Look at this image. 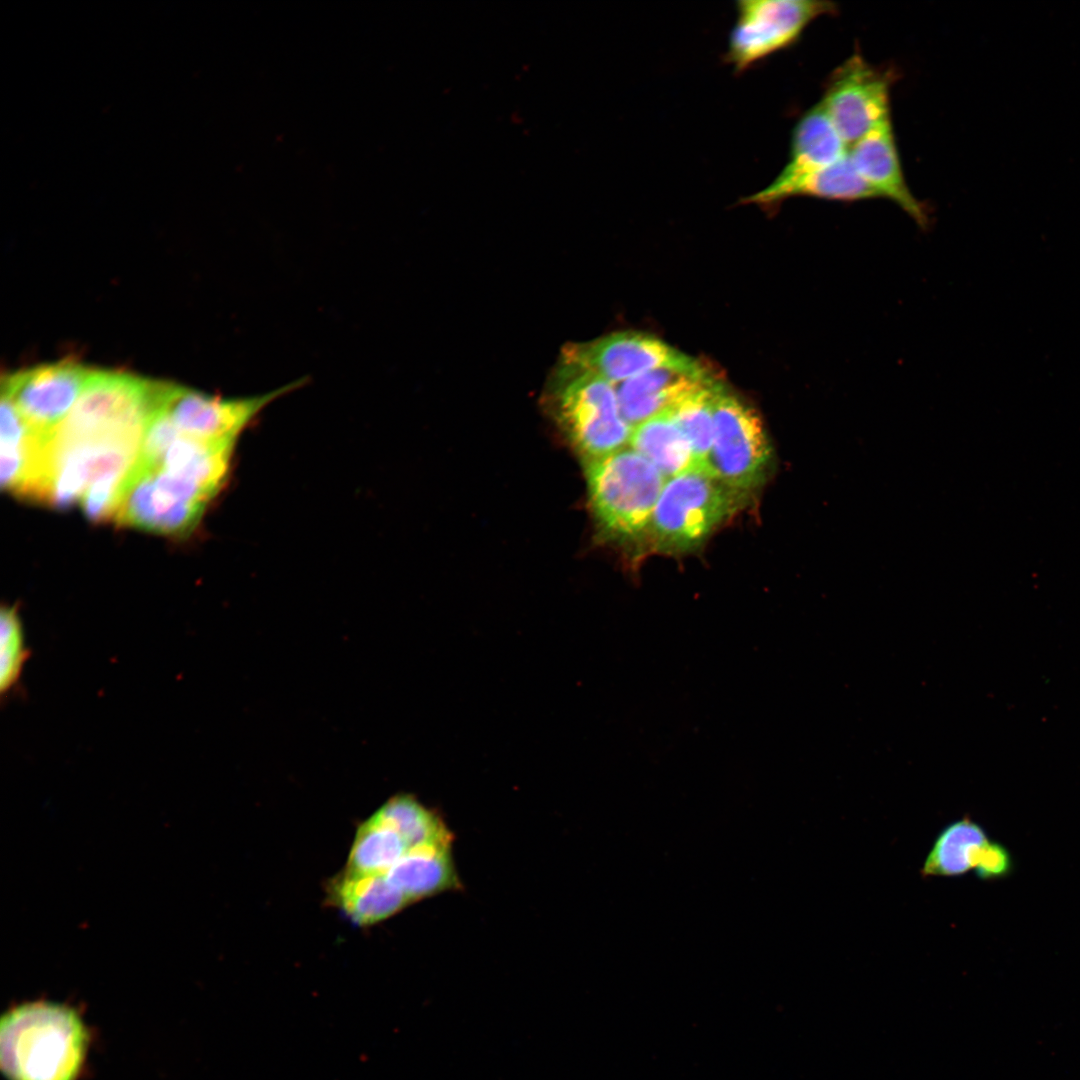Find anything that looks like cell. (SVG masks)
Listing matches in <instances>:
<instances>
[{"instance_id": "cell-1", "label": "cell", "mask_w": 1080, "mask_h": 1080, "mask_svg": "<svg viewBox=\"0 0 1080 1080\" xmlns=\"http://www.w3.org/2000/svg\"><path fill=\"white\" fill-rule=\"evenodd\" d=\"M85 1041L82 1023L70 1008L25 1004L1 1021V1067L10 1080H74Z\"/></svg>"}, {"instance_id": "cell-2", "label": "cell", "mask_w": 1080, "mask_h": 1080, "mask_svg": "<svg viewBox=\"0 0 1080 1080\" xmlns=\"http://www.w3.org/2000/svg\"><path fill=\"white\" fill-rule=\"evenodd\" d=\"M585 477L593 514L610 535H643L666 482L663 474L629 446L586 460Z\"/></svg>"}, {"instance_id": "cell-17", "label": "cell", "mask_w": 1080, "mask_h": 1080, "mask_svg": "<svg viewBox=\"0 0 1080 1080\" xmlns=\"http://www.w3.org/2000/svg\"><path fill=\"white\" fill-rule=\"evenodd\" d=\"M848 146L820 103L807 110L795 124L789 158L777 175L789 179L827 167L847 155Z\"/></svg>"}, {"instance_id": "cell-11", "label": "cell", "mask_w": 1080, "mask_h": 1080, "mask_svg": "<svg viewBox=\"0 0 1080 1080\" xmlns=\"http://www.w3.org/2000/svg\"><path fill=\"white\" fill-rule=\"evenodd\" d=\"M92 370L74 359L38 365L2 376V394L28 426L49 439L77 401Z\"/></svg>"}, {"instance_id": "cell-7", "label": "cell", "mask_w": 1080, "mask_h": 1080, "mask_svg": "<svg viewBox=\"0 0 1080 1080\" xmlns=\"http://www.w3.org/2000/svg\"><path fill=\"white\" fill-rule=\"evenodd\" d=\"M770 457L769 441L759 416L719 383L706 469L725 486L746 496L763 481Z\"/></svg>"}, {"instance_id": "cell-16", "label": "cell", "mask_w": 1080, "mask_h": 1080, "mask_svg": "<svg viewBox=\"0 0 1080 1080\" xmlns=\"http://www.w3.org/2000/svg\"><path fill=\"white\" fill-rule=\"evenodd\" d=\"M1 487L30 499L36 485L47 439L36 434L18 409L1 395Z\"/></svg>"}, {"instance_id": "cell-5", "label": "cell", "mask_w": 1080, "mask_h": 1080, "mask_svg": "<svg viewBox=\"0 0 1080 1080\" xmlns=\"http://www.w3.org/2000/svg\"><path fill=\"white\" fill-rule=\"evenodd\" d=\"M158 381L130 373L92 370L78 400L50 436L71 442L142 431L157 405Z\"/></svg>"}, {"instance_id": "cell-9", "label": "cell", "mask_w": 1080, "mask_h": 1080, "mask_svg": "<svg viewBox=\"0 0 1080 1080\" xmlns=\"http://www.w3.org/2000/svg\"><path fill=\"white\" fill-rule=\"evenodd\" d=\"M896 72L854 53L828 77L820 104L848 148L891 119L890 94Z\"/></svg>"}, {"instance_id": "cell-27", "label": "cell", "mask_w": 1080, "mask_h": 1080, "mask_svg": "<svg viewBox=\"0 0 1080 1080\" xmlns=\"http://www.w3.org/2000/svg\"><path fill=\"white\" fill-rule=\"evenodd\" d=\"M127 472L111 471L96 477L85 490L81 505L86 516L93 521L115 518L120 503Z\"/></svg>"}, {"instance_id": "cell-13", "label": "cell", "mask_w": 1080, "mask_h": 1080, "mask_svg": "<svg viewBox=\"0 0 1080 1080\" xmlns=\"http://www.w3.org/2000/svg\"><path fill=\"white\" fill-rule=\"evenodd\" d=\"M847 154L857 173L878 197L896 203L921 227L929 224L927 207L913 195L906 182L891 119L849 146Z\"/></svg>"}, {"instance_id": "cell-3", "label": "cell", "mask_w": 1080, "mask_h": 1080, "mask_svg": "<svg viewBox=\"0 0 1080 1080\" xmlns=\"http://www.w3.org/2000/svg\"><path fill=\"white\" fill-rule=\"evenodd\" d=\"M551 384L557 416L586 460L628 446L632 427L612 383L561 359Z\"/></svg>"}, {"instance_id": "cell-8", "label": "cell", "mask_w": 1080, "mask_h": 1080, "mask_svg": "<svg viewBox=\"0 0 1080 1080\" xmlns=\"http://www.w3.org/2000/svg\"><path fill=\"white\" fill-rule=\"evenodd\" d=\"M724 59L742 73L767 57L793 46L808 25L837 12L829 1L739 0Z\"/></svg>"}, {"instance_id": "cell-20", "label": "cell", "mask_w": 1080, "mask_h": 1080, "mask_svg": "<svg viewBox=\"0 0 1080 1080\" xmlns=\"http://www.w3.org/2000/svg\"><path fill=\"white\" fill-rule=\"evenodd\" d=\"M235 441H203L179 434L157 465L217 494L228 474Z\"/></svg>"}, {"instance_id": "cell-19", "label": "cell", "mask_w": 1080, "mask_h": 1080, "mask_svg": "<svg viewBox=\"0 0 1080 1080\" xmlns=\"http://www.w3.org/2000/svg\"><path fill=\"white\" fill-rule=\"evenodd\" d=\"M385 875L409 903L461 888L450 847L411 849Z\"/></svg>"}, {"instance_id": "cell-14", "label": "cell", "mask_w": 1080, "mask_h": 1080, "mask_svg": "<svg viewBox=\"0 0 1080 1080\" xmlns=\"http://www.w3.org/2000/svg\"><path fill=\"white\" fill-rule=\"evenodd\" d=\"M712 381V376L697 362L686 367L654 369L615 387L621 413L634 427Z\"/></svg>"}, {"instance_id": "cell-21", "label": "cell", "mask_w": 1080, "mask_h": 1080, "mask_svg": "<svg viewBox=\"0 0 1080 1080\" xmlns=\"http://www.w3.org/2000/svg\"><path fill=\"white\" fill-rule=\"evenodd\" d=\"M628 446L651 462L666 479L702 466L668 409L632 427Z\"/></svg>"}, {"instance_id": "cell-24", "label": "cell", "mask_w": 1080, "mask_h": 1080, "mask_svg": "<svg viewBox=\"0 0 1080 1080\" xmlns=\"http://www.w3.org/2000/svg\"><path fill=\"white\" fill-rule=\"evenodd\" d=\"M407 851L401 836L374 813L359 826L344 872L386 874Z\"/></svg>"}, {"instance_id": "cell-23", "label": "cell", "mask_w": 1080, "mask_h": 1080, "mask_svg": "<svg viewBox=\"0 0 1080 1080\" xmlns=\"http://www.w3.org/2000/svg\"><path fill=\"white\" fill-rule=\"evenodd\" d=\"M375 814L401 836L408 851L427 846L450 847L452 834L446 824L411 795L390 798Z\"/></svg>"}, {"instance_id": "cell-18", "label": "cell", "mask_w": 1080, "mask_h": 1080, "mask_svg": "<svg viewBox=\"0 0 1080 1080\" xmlns=\"http://www.w3.org/2000/svg\"><path fill=\"white\" fill-rule=\"evenodd\" d=\"M329 893L342 911L360 926L385 920L410 904L385 874L344 872L332 881Z\"/></svg>"}, {"instance_id": "cell-25", "label": "cell", "mask_w": 1080, "mask_h": 1080, "mask_svg": "<svg viewBox=\"0 0 1080 1080\" xmlns=\"http://www.w3.org/2000/svg\"><path fill=\"white\" fill-rule=\"evenodd\" d=\"M719 383L712 381L685 395L668 409L684 434L699 465L704 467L713 436L714 396Z\"/></svg>"}, {"instance_id": "cell-10", "label": "cell", "mask_w": 1080, "mask_h": 1080, "mask_svg": "<svg viewBox=\"0 0 1080 1080\" xmlns=\"http://www.w3.org/2000/svg\"><path fill=\"white\" fill-rule=\"evenodd\" d=\"M301 378L264 394L221 398L179 385L161 382L158 405L179 432L203 441H235L244 428L270 403L303 386Z\"/></svg>"}, {"instance_id": "cell-12", "label": "cell", "mask_w": 1080, "mask_h": 1080, "mask_svg": "<svg viewBox=\"0 0 1080 1080\" xmlns=\"http://www.w3.org/2000/svg\"><path fill=\"white\" fill-rule=\"evenodd\" d=\"M561 359L614 386L654 369L686 367L698 362L654 336L633 331L569 344Z\"/></svg>"}, {"instance_id": "cell-6", "label": "cell", "mask_w": 1080, "mask_h": 1080, "mask_svg": "<svg viewBox=\"0 0 1080 1080\" xmlns=\"http://www.w3.org/2000/svg\"><path fill=\"white\" fill-rule=\"evenodd\" d=\"M214 496L195 482L136 463L124 484L114 520L159 534L183 536L197 526Z\"/></svg>"}, {"instance_id": "cell-26", "label": "cell", "mask_w": 1080, "mask_h": 1080, "mask_svg": "<svg viewBox=\"0 0 1080 1080\" xmlns=\"http://www.w3.org/2000/svg\"><path fill=\"white\" fill-rule=\"evenodd\" d=\"M28 658L24 632L16 607H2L0 614V689L8 693L18 682Z\"/></svg>"}, {"instance_id": "cell-28", "label": "cell", "mask_w": 1080, "mask_h": 1080, "mask_svg": "<svg viewBox=\"0 0 1080 1080\" xmlns=\"http://www.w3.org/2000/svg\"><path fill=\"white\" fill-rule=\"evenodd\" d=\"M972 868L982 880L1004 877L1011 869L1009 852L1001 844L987 841L973 851Z\"/></svg>"}, {"instance_id": "cell-22", "label": "cell", "mask_w": 1080, "mask_h": 1080, "mask_svg": "<svg viewBox=\"0 0 1080 1080\" xmlns=\"http://www.w3.org/2000/svg\"><path fill=\"white\" fill-rule=\"evenodd\" d=\"M984 829L969 817L946 825L937 835L920 870L923 877H956L972 868L973 851L986 843Z\"/></svg>"}, {"instance_id": "cell-4", "label": "cell", "mask_w": 1080, "mask_h": 1080, "mask_svg": "<svg viewBox=\"0 0 1080 1080\" xmlns=\"http://www.w3.org/2000/svg\"><path fill=\"white\" fill-rule=\"evenodd\" d=\"M744 497L706 467H693L666 480L646 532L661 550H687L735 512Z\"/></svg>"}, {"instance_id": "cell-15", "label": "cell", "mask_w": 1080, "mask_h": 1080, "mask_svg": "<svg viewBox=\"0 0 1080 1080\" xmlns=\"http://www.w3.org/2000/svg\"><path fill=\"white\" fill-rule=\"evenodd\" d=\"M796 196L845 202L878 198L876 192L857 173L847 154L827 167L789 179L775 178L768 186L745 197L742 202L773 207Z\"/></svg>"}]
</instances>
